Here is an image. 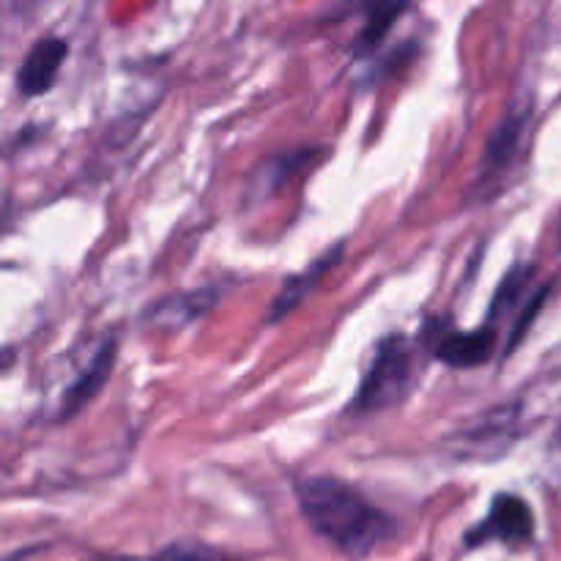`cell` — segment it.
Wrapping results in <instances>:
<instances>
[{
    "label": "cell",
    "instance_id": "6da1fadb",
    "mask_svg": "<svg viewBox=\"0 0 561 561\" xmlns=\"http://www.w3.org/2000/svg\"><path fill=\"white\" fill-rule=\"evenodd\" d=\"M296 504L307 526L351 559L367 557L394 535V520L337 477L299 480Z\"/></svg>",
    "mask_w": 561,
    "mask_h": 561
},
{
    "label": "cell",
    "instance_id": "7a4b0ae2",
    "mask_svg": "<svg viewBox=\"0 0 561 561\" xmlns=\"http://www.w3.org/2000/svg\"><path fill=\"white\" fill-rule=\"evenodd\" d=\"M414 359V343L403 332L383 334L373 348L370 365L362 376L356 398L345 411L351 416H373L403 403L416 381Z\"/></svg>",
    "mask_w": 561,
    "mask_h": 561
},
{
    "label": "cell",
    "instance_id": "3957f363",
    "mask_svg": "<svg viewBox=\"0 0 561 561\" xmlns=\"http://www.w3.org/2000/svg\"><path fill=\"white\" fill-rule=\"evenodd\" d=\"M535 540V513L529 502L515 493H499L493 496L491 510L480 524L466 531V548H480L488 542H504L510 548H524Z\"/></svg>",
    "mask_w": 561,
    "mask_h": 561
},
{
    "label": "cell",
    "instance_id": "277c9868",
    "mask_svg": "<svg viewBox=\"0 0 561 561\" xmlns=\"http://www.w3.org/2000/svg\"><path fill=\"white\" fill-rule=\"evenodd\" d=\"M427 337H431V354L455 370H471V367L485 365L496 348V327L493 323L477 327L471 332L427 329Z\"/></svg>",
    "mask_w": 561,
    "mask_h": 561
},
{
    "label": "cell",
    "instance_id": "5b68a950",
    "mask_svg": "<svg viewBox=\"0 0 561 561\" xmlns=\"http://www.w3.org/2000/svg\"><path fill=\"white\" fill-rule=\"evenodd\" d=\"M66 55H69V42H66V38H36V42L31 44V49L25 53V58H22L20 69H16V91L27 99L53 91Z\"/></svg>",
    "mask_w": 561,
    "mask_h": 561
},
{
    "label": "cell",
    "instance_id": "8992f818",
    "mask_svg": "<svg viewBox=\"0 0 561 561\" xmlns=\"http://www.w3.org/2000/svg\"><path fill=\"white\" fill-rule=\"evenodd\" d=\"M115 354H118V343L115 337H107L96 351L91 354L88 365L82 367L80 376L66 387L64 398H60V409H58V422L71 420L75 414H80L88 403L99 394V389L107 383L110 373H113L115 365Z\"/></svg>",
    "mask_w": 561,
    "mask_h": 561
},
{
    "label": "cell",
    "instance_id": "52a82bcc",
    "mask_svg": "<svg viewBox=\"0 0 561 561\" xmlns=\"http://www.w3.org/2000/svg\"><path fill=\"white\" fill-rule=\"evenodd\" d=\"M222 299V290L217 285H206V288L186 290V294H173L164 296L162 301L151 305L146 310V321L157 323V327L164 329H179L186 327V323L197 321L201 316H206L217 301Z\"/></svg>",
    "mask_w": 561,
    "mask_h": 561
},
{
    "label": "cell",
    "instance_id": "ba28073f",
    "mask_svg": "<svg viewBox=\"0 0 561 561\" xmlns=\"http://www.w3.org/2000/svg\"><path fill=\"white\" fill-rule=\"evenodd\" d=\"M340 255H343V244H337L332 252H327V255H323V257H318V261L312 263V266L307 268V272L294 274V277H290V279H285L283 290H279L277 299L272 301V310H268L266 321L274 323V321H279V318H283V316H288L290 310H296V307L301 305V299H305V296L310 294V290L316 288L318 283H321L323 274H327L329 268H332L334 263L340 261Z\"/></svg>",
    "mask_w": 561,
    "mask_h": 561
},
{
    "label": "cell",
    "instance_id": "9c48e42d",
    "mask_svg": "<svg viewBox=\"0 0 561 561\" xmlns=\"http://www.w3.org/2000/svg\"><path fill=\"white\" fill-rule=\"evenodd\" d=\"M520 131H524V115L520 113H510L502 124L496 126V131L488 140V151H485V179H496L502 175L504 170L513 164L515 153L520 148Z\"/></svg>",
    "mask_w": 561,
    "mask_h": 561
},
{
    "label": "cell",
    "instance_id": "30bf717a",
    "mask_svg": "<svg viewBox=\"0 0 561 561\" xmlns=\"http://www.w3.org/2000/svg\"><path fill=\"white\" fill-rule=\"evenodd\" d=\"M312 151H288V153H279V157L268 159V162L261 164L255 175H252V197H263V195H272L283 186V181L288 179L294 170H299L301 164L310 159Z\"/></svg>",
    "mask_w": 561,
    "mask_h": 561
},
{
    "label": "cell",
    "instance_id": "8fae6325",
    "mask_svg": "<svg viewBox=\"0 0 561 561\" xmlns=\"http://www.w3.org/2000/svg\"><path fill=\"white\" fill-rule=\"evenodd\" d=\"M409 11V5H394V3H378L370 9V20H367L365 31L356 38V55H370L373 49L381 44V38L392 31L398 16Z\"/></svg>",
    "mask_w": 561,
    "mask_h": 561
},
{
    "label": "cell",
    "instance_id": "7c38bea8",
    "mask_svg": "<svg viewBox=\"0 0 561 561\" xmlns=\"http://www.w3.org/2000/svg\"><path fill=\"white\" fill-rule=\"evenodd\" d=\"M529 279H531V266H526V263H515V266L510 268L507 277L499 283L496 296H493L488 323H493L499 316H502V312H510L515 305H518V299L524 296V290L529 288Z\"/></svg>",
    "mask_w": 561,
    "mask_h": 561
},
{
    "label": "cell",
    "instance_id": "4fadbf2b",
    "mask_svg": "<svg viewBox=\"0 0 561 561\" xmlns=\"http://www.w3.org/2000/svg\"><path fill=\"white\" fill-rule=\"evenodd\" d=\"M153 561H228V559L208 546H197V542H175V546H168L162 553H157V559Z\"/></svg>",
    "mask_w": 561,
    "mask_h": 561
}]
</instances>
